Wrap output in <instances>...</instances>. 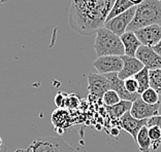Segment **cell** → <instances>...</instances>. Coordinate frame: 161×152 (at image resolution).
Instances as JSON below:
<instances>
[{
	"label": "cell",
	"mask_w": 161,
	"mask_h": 152,
	"mask_svg": "<svg viewBox=\"0 0 161 152\" xmlns=\"http://www.w3.org/2000/svg\"><path fill=\"white\" fill-rule=\"evenodd\" d=\"M134 34L142 43V45L153 48L161 40V25L154 24L151 26H147L135 31Z\"/></svg>",
	"instance_id": "obj_7"
},
{
	"label": "cell",
	"mask_w": 161,
	"mask_h": 152,
	"mask_svg": "<svg viewBox=\"0 0 161 152\" xmlns=\"http://www.w3.org/2000/svg\"><path fill=\"white\" fill-rule=\"evenodd\" d=\"M14 152H30V150L27 148V149H18V150L14 151Z\"/></svg>",
	"instance_id": "obj_31"
},
{
	"label": "cell",
	"mask_w": 161,
	"mask_h": 152,
	"mask_svg": "<svg viewBox=\"0 0 161 152\" xmlns=\"http://www.w3.org/2000/svg\"><path fill=\"white\" fill-rule=\"evenodd\" d=\"M150 88L155 89L158 95H161V69L149 71Z\"/></svg>",
	"instance_id": "obj_21"
},
{
	"label": "cell",
	"mask_w": 161,
	"mask_h": 152,
	"mask_svg": "<svg viewBox=\"0 0 161 152\" xmlns=\"http://www.w3.org/2000/svg\"><path fill=\"white\" fill-rule=\"evenodd\" d=\"M147 124H148V119H142V120L136 119L130 114V112H127L122 117L119 118L120 128L129 134L133 138V140H136V136L138 132H140V129L142 126L147 125Z\"/></svg>",
	"instance_id": "obj_11"
},
{
	"label": "cell",
	"mask_w": 161,
	"mask_h": 152,
	"mask_svg": "<svg viewBox=\"0 0 161 152\" xmlns=\"http://www.w3.org/2000/svg\"><path fill=\"white\" fill-rule=\"evenodd\" d=\"M7 151V146H4L2 149H0V152H6Z\"/></svg>",
	"instance_id": "obj_34"
},
{
	"label": "cell",
	"mask_w": 161,
	"mask_h": 152,
	"mask_svg": "<svg viewBox=\"0 0 161 152\" xmlns=\"http://www.w3.org/2000/svg\"><path fill=\"white\" fill-rule=\"evenodd\" d=\"M153 49H154L155 53H157L161 57V40L158 43H157V44L154 46V48H153Z\"/></svg>",
	"instance_id": "obj_28"
},
{
	"label": "cell",
	"mask_w": 161,
	"mask_h": 152,
	"mask_svg": "<svg viewBox=\"0 0 161 152\" xmlns=\"http://www.w3.org/2000/svg\"><path fill=\"white\" fill-rule=\"evenodd\" d=\"M120 38L124 46V53H125L124 56L135 57V53H136L138 48L142 45V43L137 39L136 36H135L134 32L127 31Z\"/></svg>",
	"instance_id": "obj_15"
},
{
	"label": "cell",
	"mask_w": 161,
	"mask_h": 152,
	"mask_svg": "<svg viewBox=\"0 0 161 152\" xmlns=\"http://www.w3.org/2000/svg\"><path fill=\"white\" fill-rule=\"evenodd\" d=\"M135 58L149 71L161 69V57L157 53H155L152 48L141 45L135 53Z\"/></svg>",
	"instance_id": "obj_9"
},
{
	"label": "cell",
	"mask_w": 161,
	"mask_h": 152,
	"mask_svg": "<svg viewBox=\"0 0 161 152\" xmlns=\"http://www.w3.org/2000/svg\"><path fill=\"white\" fill-rule=\"evenodd\" d=\"M121 58H122L123 61V68L118 73V77L121 80L124 81L127 78L133 77L135 74H137L144 68V65L135 57L122 56Z\"/></svg>",
	"instance_id": "obj_13"
},
{
	"label": "cell",
	"mask_w": 161,
	"mask_h": 152,
	"mask_svg": "<svg viewBox=\"0 0 161 152\" xmlns=\"http://www.w3.org/2000/svg\"><path fill=\"white\" fill-rule=\"evenodd\" d=\"M93 48L97 57L104 56H118L125 55L124 46L118 35L108 30L107 28H101L96 32Z\"/></svg>",
	"instance_id": "obj_3"
},
{
	"label": "cell",
	"mask_w": 161,
	"mask_h": 152,
	"mask_svg": "<svg viewBox=\"0 0 161 152\" xmlns=\"http://www.w3.org/2000/svg\"><path fill=\"white\" fill-rule=\"evenodd\" d=\"M132 6H134L132 3H131L129 0H116L114 2V5H113L111 12H109V14L107 19V22L114 19L115 17L119 16V14L125 13L126 10H128L129 8H131Z\"/></svg>",
	"instance_id": "obj_17"
},
{
	"label": "cell",
	"mask_w": 161,
	"mask_h": 152,
	"mask_svg": "<svg viewBox=\"0 0 161 152\" xmlns=\"http://www.w3.org/2000/svg\"><path fill=\"white\" fill-rule=\"evenodd\" d=\"M116 0H71L68 25L83 36H90L103 28Z\"/></svg>",
	"instance_id": "obj_1"
},
{
	"label": "cell",
	"mask_w": 161,
	"mask_h": 152,
	"mask_svg": "<svg viewBox=\"0 0 161 152\" xmlns=\"http://www.w3.org/2000/svg\"><path fill=\"white\" fill-rule=\"evenodd\" d=\"M151 125L158 126L161 131V115H156V116H153L148 119L147 126H151Z\"/></svg>",
	"instance_id": "obj_27"
},
{
	"label": "cell",
	"mask_w": 161,
	"mask_h": 152,
	"mask_svg": "<svg viewBox=\"0 0 161 152\" xmlns=\"http://www.w3.org/2000/svg\"><path fill=\"white\" fill-rule=\"evenodd\" d=\"M124 85L128 93L130 94H138V83L134 77H129L124 80Z\"/></svg>",
	"instance_id": "obj_24"
},
{
	"label": "cell",
	"mask_w": 161,
	"mask_h": 152,
	"mask_svg": "<svg viewBox=\"0 0 161 152\" xmlns=\"http://www.w3.org/2000/svg\"><path fill=\"white\" fill-rule=\"evenodd\" d=\"M66 98L67 95L64 93H58L56 97H55V104L58 108H64L65 107V103H66Z\"/></svg>",
	"instance_id": "obj_26"
},
{
	"label": "cell",
	"mask_w": 161,
	"mask_h": 152,
	"mask_svg": "<svg viewBox=\"0 0 161 152\" xmlns=\"http://www.w3.org/2000/svg\"><path fill=\"white\" fill-rule=\"evenodd\" d=\"M131 106H132V102H129V101H121L120 103L115 105V106L107 107V110L109 112V114H111L112 116L119 119L125 113L130 111Z\"/></svg>",
	"instance_id": "obj_18"
},
{
	"label": "cell",
	"mask_w": 161,
	"mask_h": 152,
	"mask_svg": "<svg viewBox=\"0 0 161 152\" xmlns=\"http://www.w3.org/2000/svg\"><path fill=\"white\" fill-rule=\"evenodd\" d=\"M92 65L98 73L105 75L109 73H119L123 68V61L122 58L118 56L97 57Z\"/></svg>",
	"instance_id": "obj_6"
},
{
	"label": "cell",
	"mask_w": 161,
	"mask_h": 152,
	"mask_svg": "<svg viewBox=\"0 0 161 152\" xmlns=\"http://www.w3.org/2000/svg\"><path fill=\"white\" fill-rule=\"evenodd\" d=\"M102 102H103V104L105 105V107H113L118 103H120L121 99L115 90L108 89L103 95V97H102Z\"/></svg>",
	"instance_id": "obj_23"
},
{
	"label": "cell",
	"mask_w": 161,
	"mask_h": 152,
	"mask_svg": "<svg viewBox=\"0 0 161 152\" xmlns=\"http://www.w3.org/2000/svg\"><path fill=\"white\" fill-rule=\"evenodd\" d=\"M159 108L160 102L155 105H149L145 103L140 97L132 102V106L129 112L134 118L142 120V119H149L156 115H159Z\"/></svg>",
	"instance_id": "obj_8"
},
{
	"label": "cell",
	"mask_w": 161,
	"mask_h": 152,
	"mask_svg": "<svg viewBox=\"0 0 161 152\" xmlns=\"http://www.w3.org/2000/svg\"><path fill=\"white\" fill-rule=\"evenodd\" d=\"M119 133H120V129H117V128H114L112 129V133H111V136L113 137H117L119 135Z\"/></svg>",
	"instance_id": "obj_29"
},
{
	"label": "cell",
	"mask_w": 161,
	"mask_h": 152,
	"mask_svg": "<svg viewBox=\"0 0 161 152\" xmlns=\"http://www.w3.org/2000/svg\"><path fill=\"white\" fill-rule=\"evenodd\" d=\"M154 24L161 25V0H144L136 5L134 18L127 31L135 32Z\"/></svg>",
	"instance_id": "obj_2"
},
{
	"label": "cell",
	"mask_w": 161,
	"mask_h": 152,
	"mask_svg": "<svg viewBox=\"0 0 161 152\" xmlns=\"http://www.w3.org/2000/svg\"><path fill=\"white\" fill-rule=\"evenodd\" d=\"M80 105V99L79 97L75 95V94H70L67 95L66 98V103H65V107L69 108V109H75Z\"/></svg>",
	"instance_id": "obj_25"
},
{
	"label": "cell",
	"mask_w": 161,
	"mask_h": 152,
	"mask_svg": "<svg viewBox=\"0 0 161 152\" xmlns=\"http://www.w3.org/2000/svg\"><path fill=\"white\" fill-rule=\"evenodd\" d=\"M141 99L144 101L145 103H147L149 105H155L157 103H159V95L155 89H153L152 88H149L148 89H146L144 93L141 94Z\"/></svg>",
	"instance_id": "obj_22"
},
{
	"label": "cell",
	"mask_w": 161,
	"mask_h": 152,
	"mask_svg": "<svg viewBox=\"0 0 161 152\" xmlns=\"http://www.w3.org/2000/svg\"><path fill=\"white\" fill-rule=\"evenodd\" d=\"M4 146H6V145H4V143H3V141H2V138L0 137V149H2Z\"/></svg>",
	"instance_id": "obj_32"
},
{
	"label": "cell",
	"mask_w": 161,
	"mask_h": 152,
	"mask_svg": "<svg viewBox=\"0 0 161 152\" xmlns=\"http://www.w3.org/2000/svg\"><path fill=\"white\" fill-rule=\"evenodd\" d=\"M133 77L138 83V94L144 93L146 89L150 88V77H149V70L147 68H142V69L138 72L137 74H135Z\"/></svg>",
	"instance_id": "obj_19"
},
{
	"label": "cell",
	"mask_w": 161,
	"mask_h": 152,
	"mask_svg": "<svg viewBox=\"0 0 161 152\" xmlns=\"http://www.w3.org/2000/svg\"><path fill=\"white\" fill-rule=\"evenodd\" d=\"M108 89H111V88L105 75L99 73H90L88 75V90L91 96L97 99H102Z\"/></svg>",
	"instance_id": "obj_10"
},
{
	"label": "cell",
	"mask_w": 161,
	"mask_h": 152,
	"mask_svg": "<svg viewBox=\"0 0 161 152\" xmlns=\"http://www.w3.org/2000/svg\"><path fill=\"white\" fill-rule=\"evenodd\" d=\"M30 152H75L74 148L60 137H42L32 141Z\"/></svg>",
	"instance_id": "obj_4"
},
{
	"label": "cell",
	"mask_w": 161,
	"mask_h": 152,
	"mask_svg": "<svg viewBox=\"0 0 161 152\" xmlns=\"http://www.w3.org/2000/svg\"><path fill=\"white\" fill-rule=\"evenodd\" d=\"M8 2V0H0V5H3L5 4V3Z\"/></svg>",
	"instance_id": "obj_33"
},
{
	"label": "cell",
	"mask_w": 161,
	"mask_h": 152,
	"mask_svg": "<svg viewBox=\"0 0 161 152\" xmlns=\"http://www.w3.org/2000/svg\"><path fill=\"white\" fill-rule=\"evenodd\" d=\"M135 9H136V6H132L131 8L126 10L125 13H121L119 16L115 17L114 19L108 21L104 25V28H107L108 30L112 31L113 33H115L119 37H121L125 32H127V29L134 18Z\"/></svg>",
	"instance_id": "obj_5"
},
{
	"label": "cell",
	"mask_w": 161,
	"mask_h": 152,
	"mask_svg": "<svg viewBox=\"0 0 161 152\" xmlns=\"http://www.w3.org/2000/svg\"><path fill=\"white\" fill-rule=\"evenodd\" d=\"M136 142L138 149L141 152H151L152 151V142L150 140L149 134H148V126L145 125L140 129L137 136H136Z\"/></svg>",
	"instance_id": "obj_16"
},
{
	"label": "cell",
	"mask_w": 161,
	"mask_h": 152,
	"mask_svg": "<svg viewBox=\"0 0 161 152\" xmlns=\"http://www.w3.org/2000/svg\"><path fill=\"white\" fill-rule=\"evenodd\" d=\"M148 134L152 142V151L157 150L161 145V131L158 126H148Z\"/></svg>",
	"instance_id": "obj_20"
},
{
	"label": "cell",
	"mask_w": 161,
	"mask_h": 152,
	"mask_svg": "<svg viewBox=\"0 0 161 152\" xmlns=\"http://www.w3.org/2000/svg\"><path fill=\"white\" fill-rule=\"evenodd\" d=\"M129 1L132 3V4L134 5V6H136V5H138V4H141V3L144 1V0H129Z\"/></svg>",
	"instance_id": "obj_30"
},
{
	"label": "cell",
	"mask_w": 161,
	"mask_h": 152,
	"mask_svg": "<svg viewBox=\"0 0 161 152\" xmlns=\"http://www.w3.org/2000/svg\"><path fill=\"white\" fill-rule=\"evenodd\" d=\"M105 77L108 78V80L109 82V88L118 94L121 101L134 102L137 98L141 97L140 94H130L127 92L125 89V85H124V81L119 79V77H118V73L105 74Z\"/></svg>",
	"instance_id": "obj_12"
},
{
	"label": "cell",
	"mask_w": 161,
	"mask_h": 152,
	"mask_svg": "<svg viewBox=\"0 0 161 152\" xmlns=\"http://www.w3.org/2000/svg\"><path fill=\"white\" fill-rule=\"evenodd\" d=\"M51 121L55 126V129L59 134L64 133L65 129H69L72 125V119L70 114L64 108H58V109L55 110L52 113V116H51Z\"/></svg>",
	"instance_id": "obj_14"
}]
</instances>
